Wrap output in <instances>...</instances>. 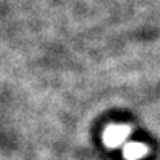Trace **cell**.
Returning a JSON list of instances; mask_svg holds the SVG:
<instances>
[{"label": "cell", "instance_id": "cell-1", "mask_svg": "<svg viewBox=\"0 0 160 160\" xmlns=\"http://www.w3.org/2000/svg\"><path fill=\"white\" fill-rule=\"evenodd\" d=\"M128 134H129L128 128H123V126H112V128H109L106 131L104 140H106V143L109 146H113V148H115V146L123 145V142L126 140Z\"/></svg>", "mask_w": 160, "mask_h": 160}, {"label": "cell", "instance_id": "cell-2", "mask_svg": "<svg viewBox=\"0 0 160 160\" xmlns=\"http://www.w3.org/2000/svg\"><path fill=\"white\" fill-rule=\"evenodd\" d=\"M146 154V146L142 143H129L124 148V156L129 160H137L142 159Z\"/></svg>", "mask_w": 160, "mask_h": 160}]
</instances>
